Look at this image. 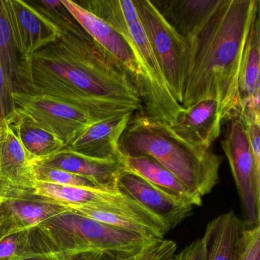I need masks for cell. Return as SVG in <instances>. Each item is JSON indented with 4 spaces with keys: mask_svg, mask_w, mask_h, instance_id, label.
Wrapping results in <instances>:
<instances>
[{
    "mask_svg": "<svg viewBox=\"0 0 260 260\" xmlns=\"http://www.w3.org/2000/svg\"><path fill=\"white\" fill-rule=\"evenodd\" d=\"M60 31L54 42L21 60L22 93L59 100L96 121L142 111L139 89L121 63L87 33Z\"/></svg>",
    "mask_w": 260,
    "mask_h": 260,
    "instance_id": "obj_1",
    "label": "cell"
},
{
    "mask_svg": "<svg viewBox=\"0 0 260 260\" xmlns=\"http://www.w3.org/2000/svg\"><path fill=\"white\" fill-rule=\"evenodd\" d=\"M258 0H221L189 42V66L181 106L214 100L226 122L240 112L238 78L243 48Z\"/></svg>",
    "mask_w": 260,
    "mask_h": 260,
    "instance_id": "obj_2",
    "label": "cell"
},
{
    "mask_svg": "<svg viewBox=\"0 0 260 260\" xmlns=\"http://www.w3.org/2000/svg\"><path fill=\"white\" fill-rule=\"evenodd\" d=\"M119 151L128 156H151L199 199L209 194L219 182L222 156L211 149L189 147L173 136L166 124L138 112L134 113L120 138Z\"/></svg>",
    "mask_w": 260,
    "mask_h": 260,
    "instance_id": "obj_3",
    "label": "cell"
},
{
    "mask_svg": "<svg viewBox=\"0 0 260 260\" xmlns=\"http://www.w3.org/2000/svg\"><path fill=\"white\" fill-rule=\"evenodd\" d=\"M78 4L107 22L133 48L148 84V95L140 113L166 125L172 124L183 108L169 89L133 1L87 0Z\"/></svg>",
    "mask_w": 260,
    "mask_h": 260,
    "instance_id": "obj_4",
    "label": "cell"
},
{
    "mask_svg": "<svg viewBox=\"0 0 260 260\" xmlns=\"http://www.w3.org/2000/svg\"><path fill=\"white\" fill-rule=\"evenodd\" d=\"M38 228L59 247L65 257L101 252H128L157 240L71 211L47 220Z\"/></svg>",
    "mask_w": 260,
    "mask_h": 260,
    "instance_id": "obj_5",
    "label": "cell"
},
{
    "mask_svg": "<svg viewBox=\"0 0 260 260\" xmlns=\"http://www.w3.org/2000/svg\"><path fill=\"white\" fill-rule=\"evenodd\" d=\"M172 95L182 105L189 66V42L148 0H132Z\"/></svg>",
    "mask_w": 260,
    "mask_h": 260,
    "instance_id": "obj_6",
    "label": "cell"
},
{
    "mask_svg": "<svg viewBox=\"0 0 260 260\" xmlns=\"http://www.w3.org/2000/svg\"><path fill=\"white\" fill-rule=\"evenodd\" d=\"M238 191L246 228L259 225L260 173L255 170L253 156L240 112L226 121L221 142Z\"/></svg>",
    "mask_w": 260,
    "mask_h": 260,
    "instance_id": "obj_7",
    "label": "cell"
},
{
    "mask_svg": "<svg viewBox=\"0 0 260 260\" xmlns=\"http://www.w3.org/2000/svg\"><path fill=\"white\" fill-rule=\"evenodd\" d=\"M16 110L63 141L65 147L96 120L74 106L42 95L14 92Z\"/></svg>",
    "mask_w": 260,
    "mask_h": 260,
    "instance_id": "obj_8",
    "label": "cell"
},
{
    "mask_svg": "<svg viewBox=\"0 0 260 260\" xmlns=\"http://www.w3.org/2000/svg\"><path fill=\"white\" fill-rule=\"evenodd\" d=\"M62 2L86 32L130 73L139 89L143 106L148 95V84L145 73L132 47L107 22L83 8L77 2L72 0H62Z\"/></svg>",
    "mask_w": 260,
    "mask_h": 260,
    "instance_id": "obj_9",
    "label": "cell"
},
{
    "mask_svg": "<svg viewBox=\"0 0 260 260\" xmlns=\"http://www.w3.org/2000/svg\"><path fill=\"white\" fill-rule=\"evenodd\" d=\"M35 165L11 125L0 127V196L7 201L31 194L37 182Z\"/></svg>",
    "mask_w": 260,
    "mask_h": 260,
    "instance_id": "obj_10",
    "label": "cell"
},
{
    "mask_svg": "<svg viewBox=\"0 0 260 260\" xmlns=\"http://www.w3.org/2000/svg\"><path fill=\"white\" fill-rule=\"evenodd\" d=\"M4 1L21 60L29 58L60 36L58 27L28 1Z\"/></svg>",
    "mask_w": 260,
    "mask_h": 260,
    "instance_id": "obj_11",
    "label": "cell"
},
{
    "mask_svg": "<svg viewBox=\"0 0 260 260\" xmlns=\"http://www.w3.org/2000/svg\"><path fill=\"white\" fill-rule=\"evenodd\" d=\"M117 186L120 191L135 199L160 219L169 231L180 224L194 208L183 203L138 175L124 170L118 176Z\"/></svg>",
    "mask_w": 260,
    "mask_h": 260,
    "instance_id": "obj_12",
    "label": "cell"
},
{
    "mask_svg": "<svg viewBox=\"0 0 260 260\" xmlns=\"http://www.w3.org/2000/svg\"><path fill=\"white\" fill-rule=\"evenodd\" d=\"M222 123L217 102L205 100L183 109L167 127L184 144L198 150H208L220 136Z\"/></svg>",
    "mask_w": 260,
    "mask_h": 260,
    "instance_id": "obj_13",
    "label": "cell"
},
{
    "mask_svg": "<svg viewBox=\"0 0 260 260\" xmlns=\"http://www.w3.org/2000/svg\"><path fill=\"white\" fill-rule=\"evenodd\" d=\"M36 164L70 172L88 179L97 188L112 191H119L117 181L124 170L121 155L119 159H98L71 151L65 147Z\"/></svg>",
    "mask_w": 260,
    "mask_h": 260,
    "instance_id": "obj_14",
    "label": "cell"
},
{
    "mask_svg": "<svg viewBox=\"0 0 260 260\" xmlns=\"http://www.w3.org/2000/svg\"><path fill=\"white\" fill-rule=\"evenodd\" d=\"M134 113L129 112L95 121L65 148L98 159H119L120 138Z\"/></svg>",
    "mask_w": 260,
    "mask_h": 260,
    "instance_id": "obj_15",
    "label": "cell"
},
{
    "mask_svg": "<svg viewBox=\"0 0 260 260\" xmlns=\"http://www.w3.org/2000/svg\"><path fill=\"white\" fill-rule=\"evenodd\" d=\"M152 3L178 34L191 40L201 32L221 0H156Z\"/></svg>",
    "mask_w": 260,
    "mask_h": 260,
    "instance_id": "obj_16",
    "label": "cell"
},
{
    "mask_svg": "<svg viewBox=\"0 0 260 260\" xmlns=\"http://www.w3.org/2000/svg\"><path fill=\"white\" fill-rule=\"evenodd\" d=\"M246 228L232 211L209 222L202 237L205 260H235Z\"/></svg>",
    "mask_w": 260,
    "mask_h": 260,
    "instance_id": "obj_17",
    "label": "cell"
},
{
    "mask_svg": "<svg viewBox=\"0 0 260 260\" xmlns=\"http://www.w3.org/2000/svg\"><path fill=\"white\" fill-rule=\"evenodd\" d=\"M121 159L126 171L138 175L186 205H202V199L194 196L175 175L151 156L121 154Z\"/></svg>",
    "mask_w": 260,
    "mask_h": 260,
    "instance_id": "obj_18",
    "label": "cell"
},
{
    "mask_svg": "<svg viewBox=\"0 0 260 260\" xmlns=\"http://www.w3.org/2000/svg\"><path fill=\"white\" fill-rule=\"evenodd\" d=\"M260 23L258 13L252 19L243 48L239 72L240 106L260 97Z\"/></svg>",
    "mask_w": 260,
    "mask_h": 260,
    "instance_id": "obj_19",
    "label": "cell"
},
{
    "mask_svg": "<svg viewBox=\"0 0 260 260\" xmlns=\"http://www.w3.org/2000/svg\"><path fill=\"white\" fill-rule=\"evenodd\" d=\"M16 112L14 121L10 125L24 148L34 158L36 164L64 148L63 141L36 124L25 114L16 109Z\"/></svg>",
    "mask_w": 260,
    "mask_h": 260,
    "instance_id": "obj_20",
    "label": "cell"
},
{
    "mask_svg": "<svg viewBox=\"0 0 260 260\" xmlns=\"http://www.w3.org/2000/svg\"><path fill=\"white\" fill-rule=\"evenodd\" d=\"M5 208L13 224L20 231H31L53 217L70 212L66 207L42 199H9Z\"/></svg>",
    "mask_w": 260,
    "mask_h": 260,
    "instance_id": "obj_21",
    "label": "cell"
},
{
    "mask_svg": "<svg viewBox=\"0 0 260 260\" xmlns=\"http://www.w3.org/2000/svg\"><path fill=\"white\" fill-rule=\"evenodd\" d=\"M0 60L11 82L13 92H22L20 54L16 47L4 0H0Z\"/></svg>",
    "mask_w": 260,
    "mask_h": 260,
    "instance_id": "obj_22",
    "label": "cell"
},
{
    "mask_svg": "<svg viewBox=\"0 0 260 260\" xmlns=\"http://www.w3.org/2000/svg\"><path fill=\"white\" fill-rule=\"evenodd\" d=\"M176 249L174 241L164 239L128 252H102L98 260H168L175 255Z\"/></svg>",
    "mask_w": 260,
    "mask_h": 260,
    "instance_id": "obj_23",
    "label": "cell"
},
{
    "mask_svg": "<svg viewBox=\"0 0 260 260\" xmlns=\"http://www.w3.org/2000/svg\"><path fill=\"white\" fill-rule=\"evenodd\" d=\"M28 2L54 22L60 31H71L77 34L86 33L65 7L62 0H32Z\"/></svg>",
    "mask_w": 260,
    "mask_h": 260,
    "instance_id": "obj_24",
    "label": "cell"
},
{
    "mask_svg": "<svg viewBox=\"0 0 260 260\" xmlns=\"http://www.w3.org/2000/svg\"><path fill=\"white\" fill-rule=\"evenodd\" d=\"M31 231L9 234L0 240V260H24L34 258L30 241Z\"/></svg>",
    "mask_w": 260,
    "mask_h": 260,
    "instance_id": "obj_25",
    "label": "cell"
},
{
    "mask_svg": "<svg viewBox=\"0 0 260 260\" xmlns=\"http://www.w3.org/2000/svg\"><path fill=\"white\" fill-rule=\"evenodd\" d=\"M35 175L37 182H48L67 186L97 188L90 181L60 169L36 164Z\"/></svg>",
    "mask_w": 260,
    "mask_h": 260,
    "instance_id": "obj_26",
    "label": "cell"
},
{
    "mask_svg": "<svg viewBox=\"0 0 260 260\" xmlns=\"http://www.w3.org/2000/svg\"><path fill=\"white\" fill-rule=\"evenodd\" d=\"M11 82L0 60V127L10 125L16 117V105L13 100Z\"/></svg>",
    "mask_w": 260,
    "mask_h": 260,
    "instance_id": "obj_27",
    "label": "cell"
},
{
    "mask_svg": "<svg viewBox=\"0 0 260 260\" xmlns=\"http://www.w3.org/2000/svg\"><path fill=\"white\" fill-rule=\"evenodd\" d=\"M260 255V226L246 228L235 260H255Z\"/></svg>",
    "mask_w": 260,
    "mask_h": 260,
    "instance_id": "obj_28",
    "label": "cell"
},
{
    "mask_svg": "<svg viewBox=\"0 0 260 260\" xmlns=\"http://www.w3.org/2000/svg\"><path fill=\"white\" fill-rule=\"evenodd\" d=\"M168 260H205V248L202 238L198 239L180 252L173 255Z\"/></svg>",
    "mask_w": 260,
    "mask_h": 260,
    "instance_id": "obj_29",
    "label": "cell"
},
{
    "mask_svg": "<svg viewBox=\"0 0 260 260\" xmlns=\"http://www.w3.org/2000/svg\"><path fill=\"white\" fill-rule=\"evenodd\" d=\"M5 223H4V221L2 220V219H0V239L4 237V234H5Z\"/></svg>",
    "mask_w": 260,
    "mask_h": 260,
    "instance_id": "obj_30",
    "label": "cell"
},
{
    "mask_svg": "<svg viewBox=\"0 0 260 260\" xmlns=\"http://www.w3.org/2000/svg\"><path fill=\"white\" fill-rule=\"evenodd\" d=\"M5 199L0 196V211L4 209V205H5Z\"/></svg>",
    "mask_w": 260,
    "mask_h": 260,
    "instance_id": "obj_31",
    "label": "cell"
},
{
    "mask_svg": "<svg viewBox=\"0 0 260 260\" xmlns=\"http://www.w3.org/2000/svg\"><path fill=\"white\" fill-rule=\"evenodd\" d=\"M255 260H260V255L259 256L257 257L256 259Z\"/></svg>",
    "mask_w": 260,
    "mask_h": 260,
    "instance_id": "obj_32",
    "label": "cell"
}]
</instances>
